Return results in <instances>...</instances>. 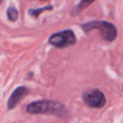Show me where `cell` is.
I'll list each match as a JSON object with an SVG mask.
<instances>
[{
	"instance_id": "6da1fadb",
	"label": "cell",
	"mask_w": 123,
	"mask_h": 123,
	"mask_svg": "<svg viewBox=\"0 0 123 123\" xmlns=\"http://www.w3.org/2000/svg\"><path fill=\"white\" fill-rule=\"evenodd\" d=\"M26 111L29 113L54 114L59 116L63 115L66 112V110L62 103L52 100H38L32 102L26 107Z\"/></svg>"
},
{
	"instance_id": "7a4b0ae2",
	"label": "cell",
	"mask_w": 123,
	"mask_h": 123,
	"mask_svg": "<svg viewBox=\"0 0 123 123\" xmlns=\"http://www.w3.org/2000/svg\"><path fill=\"white\" fill-rule=\"evenodd\" d=\"M85 32L91 31L93 29H98L102 37L108 41H112L117 36L116 28L113 24L108 21H91L82 25Z\"/></svg>"
},
{
	"instance_id": "3957f363",
	"label": "cell",
	"mask_w": 123,
	"mask_h": 123,
	"mask_svg": "<svg viewBox=\"0 0 123 123\" xmlns=\"http://www.w3.org/2000/svg\"><path fill=\"white\" fill-rule=\"evenodd\" d=\"M48 41L50 44L56 47L63 48L68 45L74 44L76 42V37L74 33L71 30H62V32H59L50 36Z\"/></svg>"
},
{
	"instance_id": "277c9868",
	"label": "cell",
	"mask_w": 123,
	"mask_h": 123,
	"mask_svg": "<svg viewBox=\"0 0 123 123\" xmlns=\"http://www.w3.org/2000/svg\"><path fill=\"white\" fill-rule=\"evenodd\" d=\"M84 102L90 108H102L106 104V97L104 93L99 89H90L84 93Z\"/></svg>"
},
{
	"instance_id": "5b68a950",
	"label": "cell",
	"mask_w": 123,
	"mask_h": 123,
	"mask_svg": "<svg viewBox=\"0 0 123 123\" xmlns=\"http://www.w3.org/2000/svg\"><path fill=\"white\" fill-rule=\"evenodd\" d=\"M28 92H29V90L25 86L16 87L13 90V92L12 93V95L10 96L9 100H8V108L9 109H13L18 104V102H20L28 94Z\"/></svg>"
},
{
	"instance_id": "8992f818",
	"label": "cell",
	"mask_w": 123,
	"mask_h": 123,
	"mask_svg": "<svg viewBox=\"0 0 123 123\" xmlns=\"http://www.w3.org/2000/svg\"><path fill=\"white\" fill-rule=\"evenodd\" d=\"M7 15H8V18L11 20V21H15L18 17V12L15 8L13 7H9L8 10H7Z\"/></svg>"
},
{
	"instance_id": "52a82bcc",
	"label": "cell",
	"mask_w": 123,
	"mask_h": 123,
	"mask_svg": "<svg viewBox=\"0 0 123 123\" xmlns=\"http://www.w3.org/2000/svg\"><path fill=\"white\" fill-rule=\"evenodd\" d=\"M52 6H46L44 8H40V9H37V10H30L29 11V13L35 17H37L38 16V13L41 12H44V11H47V10H52Z\"/></svg>"
},
{
	"instance_id": "ba28073f",
	"label": "cell",
	"mask_w": 123,
	"mask_h": 123,
	"mask_svg": "<svg viewBox=\"0 0 123 123\" xmlns=\"http://www.w3.org/2000/svg\"><path fill=\"white\" fill-rule=\"evenodd\" d=\"M94 0H82V2L79 4V6L77 7V12H79L80 11L84 10L86 7H87L88 5H90Z\"/></svg>"
},
{
	"instance_id": "9c48e42d",
	"label": "cell",
	"mask_w": 123,
	"mask_h": 123,
	"mask_svg": "<svg viewBox=\"0 0 123 123\" xmlns=\"http://www.w3.org/2000/svg\"><path fill=\"white\" fill-rule=\"evenodd\" d=\"M2 1H3V0H0V3H2Z\"/></svg>"
}]
</instances>
